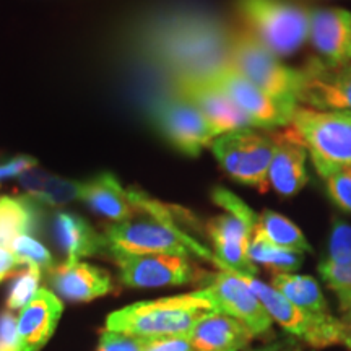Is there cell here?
I'll return each instance as SVG.
<instances>
[{"label": "cell", "instance_id": "f546056e", "mask_svg": "<svg viewBox=\"0 0 351 351\" xmlns=\"http://www.w3.org/2000/svg\"><path fill=\"white\" fill-rule=\"evenodd\" d=\"M8 251L15 254L23 263L36 265L41 270L52 269V256L39 241L33 239L29 234L19 236L13 241Z\"/></svg>", "mask_w": 351, "mask_h": 351}, {"label": "cell", "instance_id": "ba28073f", "mask_svg": "<svg viewBox=\"0 0 351 351\" xmlns=\"http://www.w3.org/2000/svg\"><path fill=\"white\" fill-rule=\"evenodd\" d=\"M119 267L121 282L129 288L181 287L189 283H207L210 274L200 270L184 256L171 254H111Z\"/></svg>", "mask_w": 351, "mask_h": 351}, {"label": "cell", "instance_id": "52a82bcc", "mask_svg": "<svg viewBox=\"0 0 351 351\" xmlns=\"http://www.w3.org/2000/svg\"><path fill=\"white\" fill-rule=\"evenodd\" d=\"M210 147L223 171L236 182L257 187L261 192L269 189L267 174L276 150V138L252 130H238L218 135Z\"/></svg>", "mask_w": 351, "mask_h": 351}, {"label": "cell", "instance_id": "9a60e30c", "mask_svg": "<svg viewBox=\"0 0 351 351\" xmlns=\"http://www.w3.org/2000/svg\"><path fill=\"white\" fill-rule=\"evenodd\" d=\"M208 238L215 247V265L245 275L257 274V267L249 261L247 251L252 239V226L230 213L217 215L207 223Z\"/></svg>", "mask_w": 351, "mask_h": 351}, {"label": "cell", "instance_id": "1f68e13d", "mask_svg": "<svg viewBox=\"0 0 351 351\" xmlns=\"http://www.w3.org/2000/svg\"><path fill=\"white\" fill-rule=\"evenodd\" d=\"M212 200L218 205V207L225 208L226 213H230L232 217L243 219L247 225H251L254 231L258 213L254 212L243 199H239L238 195H234L225 187H215L212 192Z\"/></svg>", "mask_w": 351, "mask_h": 351}, {"label": "cell", "instance_id": "8d00e7d4", "mask_svg": "<svg viewBox=\"0 0 351 351\" xmlns=\"http://www.w3.org/2000/svg\"><path fill=\"white\" fill-rule=\"evenodd\" d=\"M26 263L20 261L15 254L8 251V249L0 247V283L13 274H19L23 269Z\"/></svg>", "mask_w": 351, "mask_h": 351}, {"label": "cell", "instance_id": "7c38bea8", "mask_svg": "<svg viewBox=\"0 0 351 351\" xmlns=\"http://www.w3.org/2000/svg\"><path fill=\"white\" fill-rule=\"evenodd\" d=\"M204 289L212 298L218 313L238 319L254 335H265L270 332V315L263 309L251 288L234 271L219 269L218 274L210 275L207 287Z\"/></svg>", "mask_w": 351, "mask_h": 351}, {"label": "cell", "instance_id": "74e56055", "mask_svg": "<svg viewBox=\"0 0 351 351\" xmlns=\"http://www.w3.org/2000/svg\"><path fill=\"white\" fill-rule=\"evenodd\" d=\"M340 320L341 326H343V345L351 350V309L346 311Z\"/></svg>", "mask_w": 351, "mask_h": 351}, {"label": "cell", "instance_id": "4fadbf2b", "mask_svg": "<svg viewBox=\"0 0 351 351\" xmlns=\"http://www.w3.org/2000/svg\"><path fill=\"white\" fill-rule=\"evenodd\" d=\"M176 95L182 96L199 109L217 135L238 130L256 129L247 116L239 111L232 101L213 85L208 78L186 77L178 78Z\"/></svg>", "mask_w": 351, "mask_h": 351}, {"label": "cell", "instance_id": "8fae6325", "mask_svg": "<svg viewBox=\"0 0 351 351\" xmlns=\"http://www.w3.org/2000/svg\"><path fill=\"white\" fill-rule=\"evenodd\" d=\"M153 119L171 147L187 156H199L218 137L199 109L176 93L156 104Z\"/></svg>", "mask_w": 351, "mask_h": 351}, {"label": "cell", "instance_id": "6da1fadb", "mask_svg": "<svg viewBox=\"0 0 351 351\" xmlns=\"http://www.w3.org/2000/svg\"><path fill=\"white\" fill-rule=\"evenodd\" d=\"M130 197L138 212L129 219L106 226L104 239L109 254H171L191 257L192 252L215 263L217 257L213 254L176 225L168 207L138 191H130Z\"/></svg>", "mask_w": 351, "mask_h": 351}, {"label": "cell", "instance_id": "277c9868", "mask_svg": "<svg viewBox=\"0 0 351 351\" xmlns=\"http://www.w3.org/2000/svg\"><path fill=\"white\" fill-rule=\"evenodd\" d=\"M313 8L291 0H236L244 29L276 57H289L309 41Z\"/></svg>", "mask_w": 351, "mask_h": 351}, {"label": "cell", "instance_id": "d6986e66", "mask_svg": "<svg viewBox=\"0 0 351 351\" xmlns=\"http://www.w3.org/2000/svg\"><path fill=\"white\" fill-rule=\"evenodd\" d=\"M306 163L307 152L304 148L280 135L276 138V150L270 161L267 182L280 197H295L309 181Z\"/></svg>", "mask_w": 351, "mask_h": 351}, {"label": "cell", "instance_id": "cb8c5ba5", "mask_svg": "<svg viewBox=\"0 0 351 351\" xmlns=\"http://www.w3.org/2000/svg\"><path fill=\"white\" fill-rule=\"evenodd\" d=\"M252 238L265 241V243L287 249V251L301 254L313 252V247L307 243L300 226H296L288 217L274 212V210H263L262 213H258Z\"/></svg>", "mask_w": 351, "mask_h": 351}, {"label": "cell", "instance_id": "d6a6232c", "mask_svg": "<svg viewBox=\"0 0 351 351\" xmlns=\"http://www.w3.org/2000/svg\"><path fill=\"white\" fill-rule=\"evenodd\" d=\"M150 340L138 337L125 335V333L106 330L101 335L96 351H143Z\"/></svg>", "mask_w": 351, "mask_h": 351}, {"label": "cell", "instance_id": "2e32d148", "mask_svg": "<svg viewBox=\"0 0 351 351\" xmlns=\"http://www.w3.org/2000/svg\"><path fill=\"white\" fill-rule=\"evenodd\" d=\"M51 287L69 301L85 302L111 293L112 280L108 271L85 262H65L47 270Z\"/></svg>", "mask_w": 351, "mask_h": 351}, {"label": "cell", "instance_id": "4316f807", "mask_svg": "<svg viewBox=\"0 0 351 351\" xmlns=\"http://www.w3.org/2000/svg\"><path fill=\"white\" fill-rule=\"evenodd\" d=\"M319 274L327 287L339 298L340 309L346 313L351 309V262L335 265L322 261L319 263Z\"/></svg>", "mask_w": 351, "mask_h": 351}, {"label": "cell", "instance_id": "ffe728a7", "mask_svg": "<svg viewBox=\"0 0 351 351\" xmlns=\"http://www.w3.org/2000/svg\"><path fill=\"white\" fill-rule=\"evenodd\" d=\"M51 238L57 247L67 256L69 262L108 252L104 236L98 234L85 219L73 213L59 212L52 217Z\"/></svg>", "mask_w": 351, "mask_h": 351}, {"label": "cell", "instance_id": "ab89813d", "mask_svg": "<svg viewBox=\"0 0 351 351\" xmlns=\"http://www.w3.org/2000/svg\"><path fill=\"white\" fill-rule=\"evenodd\" d=\"M340 116H343L345 119H348L351 122V114H340Z\"/></svg>", "mask_w": 351, "mask_h": 351}, {"label": "cell", "instance_id": "d590c367", "mask_svg": "<svg viewBox=\"0 0 351 351\" xmlns=\"http://www.w3.org/2000/svg\"><path fill=\"white\" fill-rule=\"evenodd\" d=\"M36 161L29 156H19L13 158L5 165H0V179L13 178V176H20L25 171L34 168Z\"/></svg>", "mask_w": 351, "mask_h": 351}, {"label": "cell", "instance_id": "4dcf8cb0", "mask_svg": "<svg viewBox=\"0 0 351 351\" xmlns=\"http://www.w3.org/2000/svg\"><path fill=\"white\" fill-rule=\"evenodd\" d=\"M328 199L340 210L351 215V166L324 179Z\"/></svg>", "mask_w": 351, "mask_h": 351}, {"label": "cell", "instance_id": "44dd1931", "mask_svg": "<svg viewBox=\"0 0 351 351\" xmlns=\"http://www.w3.org/2000/svg\"><path fill=\"white\" fill-rule=\"evenodd\" d=\"M82 200L95 213L116 223L129 219L138 212L130 197V191H125L109 173L99 174L93 181L83 184Z\"/></svg>", "mask_w": 351, "mask_h": 351}, {"label": "cell", "instance_id": "7402d4cb", "mask_svg": "<svg viewBox=\"0 0 351 351\" xmlns=\"http://www.w3.org/2000/svg\"><path fill=\"white\" fill-rule=\"evenodd\" d=\"M41 223L39 204L34 199L0 197V247L10 249L19 236L38 231Z\"/></svg>", "mask_w": 351, "mask_h": 351}, {"label": "cell", "instance_id": "7a4b0ae2", "mask_svg": "<svg viewBox=\"0 0 351 351\" xmlns=\"http://www.w3.org/2000/svg\"><path fill=\"white\" fill-rule=\"evenodd\" d=\"M218 313L204 288L181 296L125 306L109 315L106 330L145 340L187 337L202 319Z\"/></svg>", "mask_w": 351, "mask_h": 351}, {"label": "cell", "instance_id": "5bb4252c", "mask_svg": "<svg viewBox=\"0 0 351 351\" xmlns=\"http://www.w3.org/2000/svg\"><path fill=\"white\" fill-rule=\"evenodd\" d=\"M309 41L324 62H351V12L339 7L313 8Z\"/></svg>", "mask_w": 351, "mask_h": 351}, {"label": "cell", "instance_id": "d4e9b609", "mask_svg": "<svg viewBox=\"0 0 351 351\" xmlns=\"http://www.w3.org/2000/svg\"><path fill=\"white\" fill-rule=\"evenodd\" d=\"M247 256L254 265L274 271V274H293L304 262V254L287 251V249L276 247L265 241L254 238L249 244Z\"/></svg>", "mask_w": 351, "mask_h": 351}, {"label": "cell", "instance_id": "836d02e7", "mask_svg": "<svg viewBox=\"0 0 351 351\" xmlns=\"http://www.w3.org/2000/svg\"><path fill=\"white\" fill-rule=\"evenodd\" d=\"M0 351H21L19 317L8 309L0 313Z\"/></svg>", "mask_w": 351, "mask_h": 351}, {"label": "cell", "instance_id": "484cf974", "mask_svg": "<svg viewBox=\"0 0 351 351\" xmlns=\"http://www.w3.org/2000/svg\"><path fill=\"white\" fill-rule=\"evenodd\" d=\"M39 282H41V269L26 263L13 280L5 301L7 309L15 313V311L28 306L39 291Z\"/></svg>", "mask_w": 351, "mask_h": 351}, {"label": "cell", "instance_id": "e0dca14e", "mask_svg": "<svg viewBox=\"0 0 351 351\" xmlns=\"http://www.w3.org/2000/svg\"><path fill=\"white\" fill-rule=\"evenodd\" d=\"M62 301L49 289H39L19 315V339L21 351H41L54 333L62 315Z\"/></svg>", "mask_w": 351, "mask_h": 351}, {"label": "cell", "instance_id": "83f0119b", "mask_svg": "<svg viewBox=\"0 0 351 351\" xmlns=\"http://www.w3.org/2000/svg\"><path fill=\"white\" fill-rule=\"evenodd\" d=\"M83 194V184L67 181V179H59L54 176H47L46 182L41 187V191L33 199L38 204L46 205H60L67 204V202L82 199Z\"/></svg>", "mask_w": 351, "mask_h": 351}, {"label": "cell", "instance_id": "30bf717a", "mask_svg": "<svg viewBox=\"0 0 351 351\" xmlns=\"http://www.w3.org/2000/svg\"><path fill=\"white\" fill-rule=\"evenodd\" d=\"M215 86L225 93L244 116L249 117L256 129H275L287 127L296 106L280 103L252 85L244 78L230 62H225L215 69L208 77Z\"/></svg>", "mask_w": 351, "mask_h": 351}, {"label": "cell", "instance_id": "8992f818", "mask_svg": "<svg viewBox=\"0 0 351 351\" xmlns=\"http://www.w3.org/2000/svg\"><path fill=\"white\" fill-rule=\"evenodd\" d=\"M234 274L239 275L241 280L251 288V291L261 301L263 309L270 315L271 322L278 324L283 330L317 350L343 343V326H341L340 319L333 317L332 314L324 315V317L307 314L293 304L291 301H288L271 285H267L254 275H245L241 271H234Z\"/></svg>", "mask_w": 351, "mask_h": 351}, {"label": "cell", "instance_id": "5b68a950", "mask_svg": "<svg viewBox=\"0 0 351 351\" xmlns=\"http://www.w3.org/2000/svg\"><path fill=\"white\" fill-rule=\"evenodd\" d=\"M228 62L252 85L288 106H298V69L285 65L247 29H236L228 43Z\"/></svg>", "mask_w": 351, "mask_h": 351}, {"label": "cell", "instance_id": "f35d334b", "mask_svg": "<svg viewBox=\"0 0 351 351\" xmlns=\"http://www.w3.org/2000/svg\"><path fill=\"white\" fill-rule=\"evenodd\" d=\"M254 351H295V348H289L288 343H275V345L267 346V348L254 350Z\"/></svg>", "mask_w": 351, "mask_h": 351}, {"label": "cell", "instance_id": "f1b7e54d", "mask_svg": "<svg viewBox=\"0 0 351 351\" xmlns=\"http://www.w3.org/2000/svg\"><path fill=\"white\" fill-rule=\"evenodd\" d=\"M324 261L335 263V265L351 262V225L345 223L343 219L333 218L327 257Z\"/></svg>", "mask_w": 351, "mask_h": 351}, {"label": "cell", "instance_id": "ac0fdd59", "mask_svg": "<svg viewBox=\"0 0 351 351\" xmlns=\"http://www.w3.org/2000/svg\"><path fill=\"white\" fill-rule=\"evenodd\" d=\"M254 337L238 319L215 313L202 319L189 332L187 340L194 351H243Z\"/></svg>", "mask_w": 351, "mask_h": 351}, {"label": "cell", "instance_id": "3957f363", "mask_svg": "<svg viewBox=\"0 0 351 351\" xmlns=\"http://www.w3.org/2000/svg\"><path fill=\"white\" fill-rule=\"evenodd\" d=\"M282 137L301 145L322 179L351 166V122L298 104Z\"/></svg>", "mask_w": 351, "mask_h": 351}, {"label": "cell", "instance_id": "60d3db41", "mask_svg": "<svg viewBox=\"0 0 351 351\" xmlns=\"http://www.w3.org/2000/svg\"><path fill=\"white\" fill-rule=\"evenodd\" d=\"M295 351H301V350H296V348H295Z\"/></svg>", "mask_w": 351, "mask_h": 351}, {"label": "cell", "instance_id": "603a6c76", "mask_svg": "<svg viewBox=\"0 0 351 351\" xmlns=\"http://www.w3.org/2000/svg\"><path fill=\"white\" fill-rule=\"evenodd\" d=\"M271 287L278 289L288 301H291L307 314L317 315V317L332 314L320 285L313 276L300 274H274Z\"/></svg>", "mask_w": 351, "mask_h": 351}, {"label": "cell", "instance_id": "e575fe53", "mask_svg": "<svg viewBox=\"0 0 351 351\" xmlns=\"http://www.w3.org/2000/svg\"><path fill=\"white\" fill-rule=\"evenodd\" d=\"M143 351H194L187 337H173V339L150 340Z\"/></svg>", "mask_w": 351, "mask_h": 351}, {"label": "cell", "instance_id": "9c48e42d", "mask_svg": "<svg viewBox=\"0 0 351 351\" xmlns=\"http://www.w3.org/2000/svg\"><path fill=\"white\" fill-rule=\"evenodd\" d=\"M300 73L296 103L332 114H351V62L330 65L320 57L306 60Z\"/></svg>", "mask_w": 351, "mask_h": 351}]
</instances>
